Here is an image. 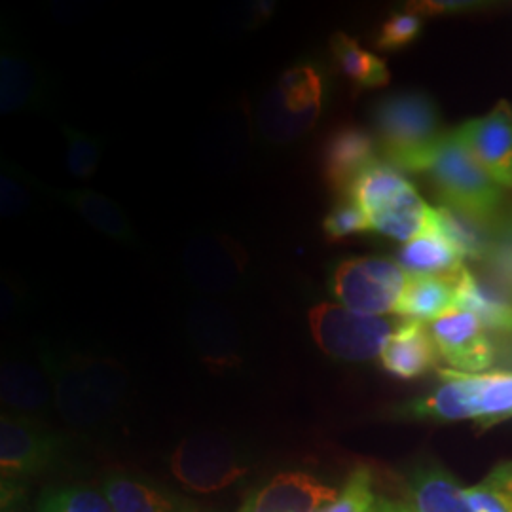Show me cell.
I'll return each instance as SVG.
<instances>
[{
	"label": "cell",
	"mask_w": 512,
	"mask_h": 512,
	"mask_svg": "<svg viewBox=\"0 0 512 512\" xmlns=\"http://www.w3.org/2000/svg\"><path fill=\"white\" fill-rule=\"evenodd\" d=\"M54 97V78L4 33L0 48V114L42 110Z\"/></svg>",
	"instance_id": "obj_11"
},
{
	"label": "cell",
	"mask_w": 512,
	"mask_h": 512,
	"mask_svg": "<svg viewBox=\"0 0 512 512\" xmlns=\"http://www.w3.org/2000/svg\"><path fill=\"white\" fill-rule=\"evenodd\" d=\"M2 403L23 414L42 412L50 403V389L37 368L19 359H4L0 374Z\"/></svg>",
	"instance_id": "obj_24"
},
{
	"label": "cell",
	"mask_w": 512,
	"mask_h": 512,
	"mask_svg": "<svg viewBox=\"0 0 512 512\" xmlns=\"http://www.w3.org/2000/svg\"><path fill=\"white\" fill-rule=\"evenodd\" d=\"M421 29L423 18L406 8L404 12H397L385 21L380 29V35L376 38V46L384 52L403 50L420 37Z\"/></svg>",
	"instance_id": "obj_33"
},
{
	"label": "cell",
	"mask_w": 512,
	"mask_h": 512,
	"mask_svg": "<svg viewBox=\"0 0 512 512\" xmlns=\"http://www.w3.org/2000/svg\"><path fill=\"white\" fill-rule=\"evenodd\" d=\"M103 494L114 512H202L188 497L133 476H107Z\"/></svg>",
	"instance_id": "obj_18"
},
{
	"label": "cell",
	"mask_w": 512,
	"mask_h": 512,
	"mask_svg": "<svg viewBox=\"0 0 512 512\" xmlns=\"http://www.w3.org/2000/svg\"><path fill=\"white\" fill-rule=\"evenodd\" d=\"M372 120L384 162L406 173H425L446 135L439 109L425 93L384 97L376 103Z\"/></svg>",
	"instance_id": "obj_2"
},
{
	"label": "cell",
	"mask_w": 512,
	"mask_h": 512,
	"mask_svg": "<svg viewBox=\"0 0 512 512\" xmlns=\"http://www.w3.org/2000/svg\"><path fill=\"white\" fill-rule=\"evenodd\" d=\"M480 266L488 285L512 302V205H507L494 228Z\"/></svg>",
	"instance_id": "obj_26"
},
{
	"label": "cell",
	"mask_w": 512,
	"mask_h": 512,
	"mask_svg": "<svg viewBox=\"0 0 512 512\" xmlns=\"http://www.w3.org/2000/svg\"><path fill=\"white\" fill-rule=\"evenodd\" d=\"M408 274L384 256H357L340 262L332 275V293L351 311L382 317L397 313Z\"/></svg>",
	"instance_id": "obj_10"
},
{
	"label": "cell",
	"mask_w": 512,
	"mask_h": 512,
	"mask_svg": "<svg viewBox=\"0 0 512 512\" xmlns=\"http://www.w3.org/2000/svg\"><path fill=\"white\" fill-rule=\"evenodd\" d=\"M378 162V141L359 126H340L325 139L321 173L334 192L348 194L355 179Z\"/></svg>",
	"instance_id": "obj_15"
},
{
	"label": "cell",
	"mask_w": 512,
	"mask_h": 512,
	"mask_svg": "<svg viewBox=\"0 0 512 512\" xmlns=\"http://www.w3.org/2000/svg\"><path fill=\"white\" fill-rule=\"evenodd\" d=\"M183 274L186 283L198 294H236L251 281V255L230 234L200 230L184 245Z\"/></svg>",
	"instance_id": "obj_7"
},
{
	"label": "cell",
	"mask_w": 512,
	"mask_h": 512,
	"mask_svg": "<svg viewBox=\"0 0 512 512\" xmlns=\"http://www.w3.org/2000/svg\"><path fill=\"white\" fill-rule=\"evenodd\" d=\"M336 490L306 473H281L247 499L239 512H321Z\"/></svg>",
	"instance_id": "obj_16"
},
{
	"label": "cell",
	"mask_w": 512,
	"mask_h": 512,
	"mask_svg": "<svg viewBox=\"0 0 512 512\" xmlns=\"http://www.w3.org/2000/svg\"><path fill=\"white\" fill-rule=\"evenodd\" d=\"M473 512H512V461H503L478 484L465 488Z\"/></svg>",
	"instance_id": "obj_27"
},
{
	"label": "cell",
	"mask_w": 512,
	"mask_h": 512,
	"mask_svg": "<svg viewBox=\"0 0 512 512\" xmlns=\"http://www.w3.org/2000/svg\"><path fill=\"white\" fill-rule=\"evenodd\" d=\"M425 175L437 190L440 205L450 207L486 228L505 211V190L459 143L454 131H446Z\"/></svg>",
	"instance_id": "obj_5"
},
{
	"label": "cell",
	"mask_w": 512,
	"mask_h": 512,
	"mask_svg": "<svg viewBox=\"0 0 512 512\" xmlns=\"http://www.w3.org/2000/svg\"><path fill=\"white\" fill-rule=\"evenodd\" d=\"M380 359L391 376L401 380H416L439 365L442 357L425 323L403 319L397 323Z\"/></svg>",
	"instance_id": "obj_17"
},
{
	"label": "cell",
	"mask_w": 512,
	"mask_h": 512,
	"mask_svg": "<svg viewBox=\"0 0 512 512\" xmlns=\"http://www.w3.org/2000/svg\"><path fill=\"white\" fill-rule=\"evenodd\" d=\"M330 55L336 69L357 90H372L389 84V69L384 59L365 50L355 38L336 33L330 38Z\"/></svg>",
	"instance_id": "obj_23"
},
{
	"label": "cell",
	"mask_w": 512,
	"mask_h": 512,
	"mask_svg": "<svg viewBox=\"0 0 512 512\" xmlns=\"http://www.w3.org/2000/svg\"><path fill=\"white\" fill-rule=\"evenodd\" d=\"M459 143L501 188L512 190V107L499 101L486 116L454 129Z\"/></svg>",
	"instance_id": "obj_12"
},
{
	"label": "cell",
	"mask_w": 512,
	"mask_h": 512,
	"mask_svg": "<svg viewBox=\"0 0 512 512\" xmlns=\"http://www.w3.org/2000/svg\"><path fill=\"white\" fill-rule=\"evenodd\" d=\"M325 90V73L313 61L283 71L256 109V133L262 143L279 148L304 139L323 114Z\"/></svg>",
	"instance_id": "obj_4"
},
{
	"label": "cell",
	"mask_w": 512,
	"mask_h": 512,
	"mask_svg": "<svg viewBox=\"0 0 512 512\" xmlns=\"http://www.w3.org/2000/svg\"><path fill=\"white\" fill-rule=\"evenodd\" d=\"M378 495L372 490V475L366 467H357L338 497L321 512H366Z\"/></svg>",
	"instance_id": "obj_32"
},
{
	"label": "cell",
	"mask_w": 512,
	"mask_h": 512,
	"mask_svg": "<svg viewBox=\"0 0 512 512\" xmlns=\"http://www.w3.org/2000/svg\"><path fill=\"white\" fill-rule=\"evenodd\" d=\"M275 8H277V4H275L274 0H258V2H253L251 4L249 27L253 29V27H260V25L268 23L270 18L274 16Z\"/></svg>",
	"instance_id": "obj_36"
},
{
	"label": "cell",
	"mask_w": 512,
	"mask_h": 512,
	"mask_svg": "<svg viewBox=\"0 0 512 512\" xmlns=\"http://www.w3.org/2000/svg\"><path fill=\"white\" fill-rule=\"evenodd\" d=\"M454 310H458V274H408L397 315L420 323H433Z\"/></svg>",
	"instance_id": "obj_21"
},
{
	"label": "cell",
	"mask_w": 512,
	"mask_h": 512,
	"mask_svg": "<svg viewBox=\"0 0 512 512\" xmlns=\"http://www.w3.org/2000/svg\"><path fill=\"white\" fill-rule=\"evenodd\" d=\"M31 184H37L10 160L0 162V215L18 219L31 207Z\"/></svg>",
	"instance_id": "obj_30"
},
{
	"label": "cell",
	"mask_w": 512,
	"mask_h": 512,
	"mask_svg": "<svg viewBox=\"0 0 512 512\" xmlns=\"http://www.w3.org/2000/svg\"><path fill=\"white\" fill-rule=\"evenodd\" d=\"M186 327L194 348L207 365L217 370L239 365L241 330L228 308L200 296L186 308Z\"/></svg>",
	"instance_id": "obj_14"
},
{
	"label": "cell",
	"mask_w": 512,
	"mask_h": 512,
	"mask_svg": "<svg viewBox=\"0 0 512 512\" xmlns=\"http://www.w3.org/2000/svg\"><path fill=\"white\" fill-rule=\"evenodd\" d=\"M439 387L401 408L408 420L476 421L482 429L512 418V372L469 374L440 368Z\"/></svg>",
	"instance_id": "obj_1"
},
{
	"label": "cell",
	"mask_w": 512,
	"mask_h": 512,
	"mask_svg": "<svg viewBox=\"0 0 512 512\" xmlns=\"http://www.w3.org/2000/svg\"><path fill=\"white\" fill-rule=\"evenodd\" d=\"M251 469L249 454L234 440L215 433L186 437L171 456V473L194 494L222 492Z\"/></svg>",
	"instance_id": "obj_8"
},
{
	"label": "cell",
	"mask_w": 512,
	"mask_h": 512,
	"mask_svg": "<svg viewBox=\"0 0 512 512\" xmlns=\"http://www.w3.org/2000/svg\"><path fill=\"white\" fill-rule=\"evenodd\" d=\"M37 512H114V509L105 494L84 486H67L42 495Z\"/></svg>",
	"instance_id": "obj_29"
},
{
	"label": "cell",
	"mask_w": 512,
	"mask_h": 512,
	"mask_svg": "<svg viewBox=\"0 0 512 512\" xmlns=\"http://www.w3.org/2000/svg\"><path fill=\"white\" fill-rule=\"evenodd\" d=\"M67 141V169L74 179H92L103 160V141L82 129L63 126Z\"/></svg>",
	"instance_id": "obj_28"
},
{
	"label": "cell",
	"mask_w": 512,
	"mask_h": 512,
	"mask_svg": "<svg viewBox=\"0 0 512 512\" xmlns=\"http://www.w3.org/2000/svg\"><path fill=\"white\" fill-rule=\"evenodd\" d=\"M46 190L52 198L71 207L74 213H78L103 236L114 239L118 243H124V245L139 243L131 220L126 217L122 207L114 200H110L109 196L90 190V188H74V190L46 188Z\"/></svg>",
	"instance_id": "obj_20"
},
{
	"label": "cell",
	"mask_w": 512,
	"mask_h": 512,
	"mask_svg": "<svg viewBox=\"0 0 512 512\" xmlns=\"http://www.w3.org/2000/svg\"><path fill=\"white\" fill-rule=\"evenodd\" d=\"M27 298L25 287L14 279L12 275L2 274L0 279V311L4 317H12L23 308V302Z\"/></svg>",
	"instance_id": "obj_34"
},
{
	"label": "cell",
	"mask_w": 512,
	"mask_h": 512,
	"mask_svg": "<svg viewBox=\"0 0 512 512\" xmlns=\"http://www.w3.org/2000/svg\"><path fill=\"white\" fill-rule=\"evenodd\" d=\"M397 262L410 275H456L465 268V258L435 228V220L431 228L404 243Z\"/></svg>",
	"instance_id": "obj_22"
},
{
	"label": "cell",
	"mask_w": 512,
	"mask_h": 512,
	"mask_svg": "<svg viewBox=\"0 0 512 512\" xmlns=\"http://www.w3.org/2000/svg\"><path fill=\"white\" fill-rule=\"evenodd\" d=\"M55 387V404L74 427H95L122 404L128 380L124 368L107 357H44Z\"/></svg>",
	"instance_id": "obj_3"
},
{
	"label": "cell",
	"mask_w": 512,
	"mask_h": 512,
	"mask_svg": "<svg viewBox=\"0 0 512 512\" xmlns=\"http://www.w3.org/2000/svg\"><path fill=\"white\" fill-rule=\"evenodd\" d=\"M370 230L372 226L365 211L346 196L330 209L329 215L323 220L325 238L332 243H340L344 239L361 236Z\"/></svg>",
	"instance_id": "obj_31"
},
{
	"label": "cell",
	"mask_w": 512,
	"mask_h": 512,
	"mask_svg": "<svg viewBox=\"0 0 512 512\" xmlns=\"http://www.w3.org/2000/svg\"><path fill=\"white\" fill-rule=\"evenodd\" d=\"M471 2H446V0H425V2H408V10L418 16H440V14H454L469 10Z\"/></svg>",
	"instance_id": "obj_35"
},
{
	"label": "cell",
	"mask_w": 512,
	"mask_h": 512,
	"mask_svg": "<svg viewBox=\"0 0 512 512\" xmlns=\"http://www.w3.org/2000/svg\"><path fill=\"white\" fill-rule=\"evenodd\" d=\"M403 499L412 512H473L458 478L440 465H423L408 476Z\"/></svg>",
	"instance_id": "obj_19"
},
{
	"label": "cell",
	"mask_w": 512,
	"mask_h": 512,
	"mask_svg": "<svg viewBox=\"0 0 512 512\" xmlns=\"http://www.w3.org/2000/svg\"><path fill=\"white\" fill-rule=\"evenodd\" d=\"M458 310L475 313L486 329L512 334V302L482 283L467 266L458 274Z\"/></svg>",
	"instance_id": "obj_25"
},
{
	"label": "cell",
	"mask_w": 512,
	"mask_h": 512,
	"mask_svg": "<svg viewBox=\"0 0 512 512\" xmlns=\"http://www.w3.org/2000/svg\"><path fill=\"white\" fill-rule=\"evenodd\" d=\"M63 440L29 416L2 414L0 471L2 509H10L21 494L23 480L44 471L61 452Z\"/></svg>",
	"instance_id": "obj_9"
},
{
	"label": "cell",
	"mask_w": 512,
	"mask_h": 512,
	"mask_svg": "<svg viewBox=\"0 0 512 512\" xmlns=\"http://www.w3.org/2000/svg\"><path fill=\"white\" fill-rule=\"evenodd\" d=\"M440 357L459 372L480 374L495 361V348L488 329L467 310H454L429 323Z\"/></svg>",
	"instance_id": "obj_13"
},
{
	"label": "cell",
	"mask_w": 512,
	"mask_h": 512,
	"mask_svg": "<svg viewBox=\"0 0 512 512\" xmlns=\"http://www.w3.org/2000/svg\"><path fill=\"white\" fill-rule=\"evenodd\" d=\"M315 344L332 359L363 363L382 357L399 321L348 310L342 304L323 302L308 313Z\"/></svg>",
	"instance_id": "obj_6"
}]
</instances>
